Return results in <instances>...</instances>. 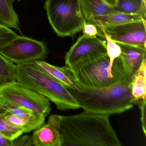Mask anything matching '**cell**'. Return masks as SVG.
Masks as SVG:
<instances>
[{"label": "cell", "mask_w": 146, "mask_h": 146, "mask_svg": "<svg viewBox=\"0 0 146 146\" xmlns=\"http://www.w3.org/2000/svg\"><path fill=\"white\" fill-rule=\"evenodd\" d=\"M113 8L117 12L138 15L146 20V6L142 0H117Z\"/></svg>", "instance_id": "cell-18"}, {"label": "cell", "mask_w": 146, "mask_h": 146, "mask_svg": "<svg viewBox=\"0 0 146 146\" xmlns=\"http://www.w3.org/2000/svg\"><path fill=\"white\" fill-rule=\"evenodd\" d=\"M107 53L106 43L96 36H80L65 57L66 66L71 68L84 60Z\"/></svg>", "instance_id": "cell-9"}, {"label": "cell", "mask_w": 146, "mask_h": 146, "mask_svg": "<svg viewBox=\"0 0 146 146\" xmlns=\"http://www.w3.org/2000/svg\"><path fill=\"white\" fill-rule=\"evenodd\" d=\"M0 146H13V141L7 139L0 133Z\"/></svg>", "instance_id": "cell-26"}, {"label": "cell", "mask_w": 146, "mask_h": 146, "mask_svg": "<svg viewBox=\"0 0 146 146\" xmlns=\"http://www.w3.org/2000/svg\"><path fill=\"white\" fill-rule=\"evenodd\" d=\"M146 21H131L103 29L117 43L146 48ZM97 27V26H96Z\"/></svg>", "instance_id": "cell-8"}, {"label": "cell", "mask_w": 146, "mask_h": 146, "mask_svg": "<svg viewBox=\"0 0 146 146\" xmlns=\"http://www.w3.org/2000/svg\"><path fill=\"white\" fill-rule=\"evenodd\" d=\"M14 1H16V0H14ZM18 1H20V0H18Z\"/></svg>", "instance_id": "cell-31"}, {"label": "cell", "mask_w": 146, "mask_h": 146, "mask_svg": "<svg viewBox=\"0 0 146 146\" xmlns=\"http://www.w3.org/2000/svg\"><path fill=\"white\" fill-rule=\"evenodd\" d=\"M35 130L31 136L34 146H61L60 115H51L47 123Z\"/></svg>", "instance_id": "cell-10"}, {"label": "cell", "mask_w": 146, "mask_h": 146, "mask_svg": "<svg viewBox=\"0 0 146 146\" xmlns=\"http://www.w3.org/2000/svg\"><path fill=\"white\" fill-rule=\"evenodd\" d=\"M96 27L98 31V36L106 40L107 53L110 58V66L112 67L114 60L120 56L121 54L120 47L117 42L111 39L109 35L103 29L99 27Z\"/></svg>", "instance_id": "cell-20"}, {"label": "cell", "mask_w": 146, "mask_h": 146, "mask_svg": "<svg viewBox=\"0 0 146 146\" xmlns=\"http://www.w3.org/2000/svg\"><path fill=\"white\" fill-rule=\"evenodd\" d=\"M61 146H121L109 115L84 112L60 116Z\"/></svg>", "instance_id": "cell-1"}, {"label": "cell", "mask_w": 146, "mask_h": 146, "mask_svg": "<svg viewBox=\"0 0 146 146\" xmlns=\"http://www.w3.org/2000/svg\"><path fill=\"white\" fill-rule=\"evenodd\" d=\"M70 68L82 87L105 88L131 79L125 71L120 56L114 60L111 67L107 53L84 60Z\"/></svg>", "instance_id": "cell-3"}, {"label": "cell", "mask_w": 146, "mask_h": 146, "mask_svg": "<svg viewBox=\"0 0 146 146\" xmlns=\"http://www.w3.org/2000/svg\"><path fill=\"white\" fill-rule=\"evenodd\" d=\"M1 98H0V100H1ZM1 109H0V111H1Z\"/></svg>", "instance_id": "cell-30"}, {"label": "cell", "mask_w": 146, "mask_h": 146, "mask_svg": "<svg viewBox=\"0 0 146 146\" xmlns=\"http://www.w3.org/2000/svg\"><path fill=\"white\" fill-rule=\"evenodd\" d=\"M6 83H7L6 81L4 78H2L1 77H0V85L4 84Z\"/></svg>", "instance_id": "cell-28"}, {"label": "cell", "mask_w": 146, "mask_h": 146, "mask_svg": "<svg viewBox=\"0 0 146 146\" xmlns=\"http://www.w3.org/2000/svg\"><path fill=\"white\" fill-rule=\"evenodd\" d=\"M0 98L9 101L46 117L51 110L48 99L17 81L0 85Z\"/></svg>", "instance_id": "cell-6"}, {"label": "cell", "mask_w": 146, "mask_h": 146, "mask_svg": "<svg viewBox=\"0 0 146 146\" xmlns=\"http://www.w3.org/2000/svg\"><path fill=\"white\" fill-rule=\"evenodd\" d=\"M143 1V4L145 5L146 6V0H142Z\"/></svg>", "instance_id": "cell-29"}, {"label": "cell", "mask_w": 146, "mask_h": 146, "mask_svg": "<svg viewBox=\"0 0 146 146\" xmlns=\"http://www.w3.org/2000/svg\"><path fill=\"white\" fill-rule=\"evenodd\" d=\"M13 146H31L32 144L31 136L26 135L19 137L13 141Z\"/></svg>", "instance_id": "cell-23"}, {"label": "cell", "mask_w": 146, "mask_h": 146, "mask_svg": "<svg viewBox=\"0 0 146 146\" xmlns=\"http://www.w3.org/2000/svg\"><path fill=\"white\" fill-rule=\"evenodd\" d=\"M14 0H0V23L9 28L20 31L17 13L13 7Z\"/></svg>", "instance_id": "cell-17"}, {"label": "cell", "mask_w": 146, "mask_h": 146, "mask_svg": "<svg viewBox=\"0 0 146 146\" xmlns=\"http://www.w3.org/2000/svg\"><path fill=\"white\" fill-rule=\"evenodd\" d=\"M142 19H144L138 15L117 12L107 15L95 16L85 23L91 24L97 27H105Z\"/></svg>", "instance_id": "cell-14"}, {"label": "cell", "mask_w": 146, "mask_h": 146, "mask_svg": "<svg viewBox=\"0 0 146 146\" xmlns=\"http://www.w3.org/2000/svg\"><path fill=\"white\" fill-rule=\"evenodd\" d=\"M16 81L54 103L60 110L80 108L65 86L36 69L33 61L16 64Z\"/></svg>", "instance_id": "cell-4"}, {"label": "cell", "mask_w": 146, "mask_h": 146, "mask_svg": "<svg viewBox=\"0 0 146 146\" xmlns=\"http://www.w3.org/2000/svg\"><path fill=\"white\" fill-rule=\"evenodd\" d=\"M0 54L16 64L35 60H44L47 57L48 49L42 42L19 36L0 48Z\"/></svg>", "instance_id": "cell-7"}, {"label": "cell", "mask_w": 146, "mask_h": 146, "mask_svg": "<svg viewBox=\"0 0 146 146\" xmlns=\"http://www.w3.org/2000/svg\"><path fill=\"white\" fill-rule=\"evenodd\" d=\"M86 18V23L95 16L117 12L103 0H80Z\"/></svg>", "instance_id": "cell-16"}, {"label": "cell", "mask_w": 146, "mask_h": 146, "mask_svg": "<svg viewBox=\"0 0 146 146\" xmlns=\"http://www.w3.org/2000/svg\"><path fill=\"white\" fill-rule=\"evenodd\" d=\"M107 4L112 7H115L117 5V0H103Z\"/></svg>", "instance_id": "cell-27"}, {"label": "cell", "mask_w": 146, "mask_h": 146, "mask_svg": "<svg viewBox=\"0 0 146 146\" xmlns=\"http://www.w3.org/2000/svg\"><path fill=\"white\" fill-rule=\"evenodd\" d=\"M131 82V79H127L102 88L82 87L81 90L66 88L84 112L110 115L133 107Z\"/></svg>", "instance_id": "cell-2"}, {"label": "cell", "mask_w": 146, "mask_h": 146, "mask_svg": "<svg viewBox=\"0 0 146 146\" xmlns=\"http://www.w3.org/2000/svg\"><path fill=\"white\" fill-rule=\"evenodd\" d=\"M146 59L131 77V90L133 104L146 100Z\"/></svg>", "instance_id": "cell-15"}, {"label": "cell", "mask_w": 146, "mask_h": 146, "mask_svg": "<svg viewBox=\"0 0 146 146\" xmlns=\"http://www.w3.org/2000/svg\"><path fill=\"white\" fill-rule=\"evenodd\" d=\"M117 43L121 49L120 56L125 71L132 77L146 59V48Z\"/></svg>", "instance_id": "cell-13"}, {"label": "cell", "mask_w": 146, "mask_h": 146, "mask_svg": "<svg viewBox=\"0 0 146 146\" xmlns=\"http://www.w3.org/2000/svg\"><path fill=\"white\" fill-rule=\"evenodd\" d=\"M0 109L6 111L25 122L31 131L44 124L45 116L9 101L1 99Z\"/></svg>", "instance_id": "cell-12"}, {"label": "cell", "mask_w": 146, "mask_h": 146, "mask_svg": "<svg viewBox=\"0 0 146 146\" xmlns=\"http://www.w3.org/2000/svg\"><path fill=\"white\" fill-rule=\"evenodd\" d=\"M44 8L50 25L60 37L74 36L86 23L80 0H46Z\"/></svg>", "instance_id": "cell-5"}, {"label": "cell", "mask_w": 146, "mask_h": 146, "mask_svg": "<svg viewBox=\"0 0 146 146\" xmlns=\"http://www.w3.org/2000/svg\"><path fill=\"white\" fill-rule=\"evenodd\" d=\"M146 100H141L137 103L139 105L141 111V121L142 128L144 135H146Z\"/></svg>", "instance_id": "cell-25"}, {"label": "cell", "mask_w": 146, "mask_h": 146, "mask_svg": "<svg viewBox=\"0 0 146 146\" xmlns=\"http://www.w3.org/2000/svg\"><path fill=\"white\" fill-rule=\"evenodd\" d=\"M0 133L8 140L13 141L24 133L22 129L11 124L5 117L4 111H0Z\"/></svg>", "instance_id": "cell-19"}, {"label": "cell", "mask_w": 146, "mask_h": 146, "mask_svg": "<svg viewBox=\"0 0 146 146\" xmlns=\"http://www.w3.org/2000/svg\"><path fill=\"white\" fill-rule=\"evenodd\" d=\"M15 66L16 65L0 54V77L7 82L16 81Z\"/></svg>", "instance_id": "cell-21"}, {"label": "cell", "mask_w": 146, "mask_h": 146, "mask_svg": "<svg viewBox=\"0 0 146 146\" xmlns=\"http://www.w3.org/2000/svg\"><path fill=\"white\" fill-rule=\"evenodd\" d=\"M33 64L40 71L66 87L74 90H82V86L77 81L71 68L68 66L59 67L50 64L44 60H35L33 61Z\"/></svg>", "instance_id": "cell-11"}, {"label": "cell", "mask_w": 146, "mask_h": 146, "mask_svg": "<svg viewBox=\"0 0 146 146\" xmlns=\"http://www.w3.org/2000/svg\"><path fill=\"white\" fill-rule=\"evenodd\" d=\"M83 35L88 37H93L98 35V31L97 27L91 24L85 23L82 29Z\"/></svg>", "instance_id": "cell-24"}, {"label": "cell", "mask_w": 146, "mask_h": 146, "mask_svg": "<svg viewBox=\"0 0 146 146\" xmlns=\"http://www.w3.org/2000/svg\"><path fill=\"white\" fill-rule=\"evenodd\" d=\"M10 28L0 23V48L19 36Z\"/></svg>", "instance_id": "cell-22"}]
</instances>
